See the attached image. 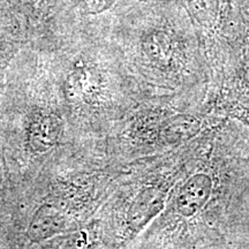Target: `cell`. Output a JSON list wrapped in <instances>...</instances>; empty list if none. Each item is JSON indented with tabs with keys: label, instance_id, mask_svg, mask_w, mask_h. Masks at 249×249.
<instances>
[{
	"label": "cell",
	"instance_id": "3957f363",
	"mask_svg": "<svg viewBox=\"0 0 249 249\" xmlns=\"http://www.w3.org/2000/svg\"><path fill=\"white\" fill-rule=\"evenodd\" d=\"M198 127H200L198 120L188 117H178L169 121L166 128H165V133L171 140L179 141L182 139H189L194 135L198 130Z\"/></svg>",
	"mask_w": 249,
	"mask_h": 249
},
{
	"label": "cell",
	"instance_id": "7a4b0ae2",
	"mask_svg": "<svg viewBox=\"0 0 249 249\" xmlns=\"http://www.w3.org/2000/svg\"><path fill=\"white\" fill-rule=\"evenodd\" d=\"M166 192L158 187H147L134 198L127 213V220L134 233L141 231L165 207Z\"/></svg>",
	"mask_w": 249,
	"mask_h": 249
},
{
	"label": "cell",
	"instance_id": "277c9868",
	"mask_svg": "<svg viewBox=\"0 0 249 249\" xmlns=\"http://www.w3.org/2000/svg\"><path fill=\"white\" fill-rule=\"evenodd\" d=\"M189 4L198 21L213 20L216 11V0H189Z\"/></svg>",
	"mask_w": 249,
	"mask_h": 249
},
{
	"label": "cell",
	"instance_id": "6da1fadb",
	"mask_svg": "<svg viewBox=\"0 0 249 249\" xmlns=\"http://www.w3.org/2000/svg\"><path fill=\"white\" fill-rule=\"evenodd\" d=\"M213 179L207 173H196L181 187L176 197V210L182 217H193L210 200Z\"/></svg>",
	"mask_w": 249,
	"mask_h": 249
}]
</instances>
